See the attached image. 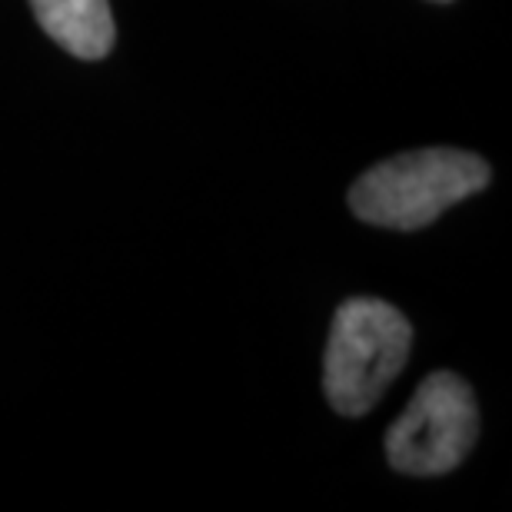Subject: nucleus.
Returning <instances> with one entry per match:
<instances>
[{
  "label": "nucleus",
  "mask_w": 512,
  "mask_h": 512,
  "mask_svg": "<svg viewBox=\"0 0 512 512\" xmlns=\"http://www.w3.org/2000/svg\"><path fill=\"white\" fill-rule=\"evenodd\" d=\"M413 346V326L383 300H346L333 316L326 343L323 389L340 416H363L380 403L403 373Z\"/></svg>",
  "instance_id": "f03ea898"
},
{
  "label": "nucleus",
  "mask_w": 512,
  "mask_h": 512,
  "mask_svg": "<svg viewBox=\"0 0 512 512\" xmlns=\"http://www.w3.org/2000/svg\"><path fill=\"white\" fill-rule=\"evenodd\" d=\"M50 40L80 60H100L114 47V14L107 0H30Z\"/></svg>",
  "instance_id": "20e7f679"
},
{
  "label": "nucleus",
  "mask_w": 512,
  "mask_h": 512,
  "mask_svg": "<svg viewBox=\"0 0 512 512\" xmlns=\"http://www.w3.org/2000/svg\"><path fill=\"white\" fill-rule=\"evenodd\" d=\"M439 4H446V0H439Z\"/></svg>",
  "instance_id": "39448f33"
},
{
  "label": "nucleus",
  "mask_w": 512,
  "mask_h": 512,
  "mask_svg": "<svg viewBox=\"0 0 512 512\" xmlns=\"http://www.w3.org/2000/svg\"><path fill=\"white\" fill-rule=\"evenodd\" d=\"M479 409L456 373L426 376L403 416L386 433V459L406 476H443L469 456Z\"/></svg>",
  "instance_id": "7ed1b4c3"
},
{
  "label": "nucleus",
  "mask_w": 512,
  "mask_h": 512,
  "mask_svg": "<svg viewBox=\"0 0 512 512\" xmlns=\"http://www.w3.org/2000/svg\"><path fill=\"white\" fill-rule=\"evenodd\" d=\"M489 183V163L466 150H413L366 170L350 187L360 220L386 230H419Z\"/></svg>",
  "instance_id": "f257e3e1"
}]
</instances>
